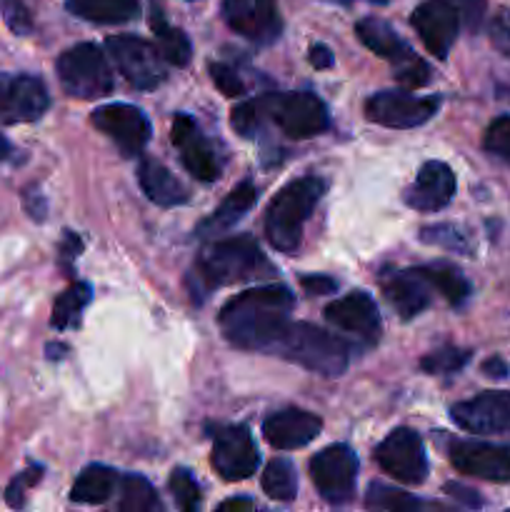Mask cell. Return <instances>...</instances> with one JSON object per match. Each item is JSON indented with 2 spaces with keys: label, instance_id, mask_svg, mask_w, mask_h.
I'll list each match as a JSON object with an SVG mask.
<instances>
[{
  "label": "cell",
  "instance_id": "obj_4",
  "mask_svg": "<svg viewBox=\"0 0 510 512\" xmlns=\"http://www.w3.org/2000/svg\"><path fill=\"white\" fill-rule=\"evenodd\" d=\"M270 350L325 378L343 375L348 368V345L310 323H290Z\"/></svg>",
  "mask_w": 510,
  "mask_h": 512
},
{
  "label": "cell",
  "instance_id": "obj_35",
  "mask_svg": "<svg viewBox=\"0 0 510 512\" xmlns=\"http://www.w3.org/2000/svg\"><path fill=\"white\" fill-rule=\"evenodd\" d=\"M365 505L375 510H393V512L423 508V503L415 500L413 495L400 493V490H393L388 488V485H380V483L370 485L368 495H365Z\"/></svg>",
  "mask_w": 510,
  "mask_h": 512
},
{
  "label": "cell",
  "instance_id": "obj_29",
  "mask_svg": "<svg viewBox=\"0 0 510 512\" xmlns=\"http://www.w3.org/2000/svg\"><path fill=\"white\" fill-rule=\"evenodd\" d=\"M430 285L448 300L450 305H463L470 298V283L455 265L448 263H430L420 268Z\"/></svg>",
  "mask_w": 510,
  "mask_h": 512
},
{
  "label": "cell",
  "instance_id": "obj_10",
  "mask_svg": "<svg viewBox=\"0 0 510 512\" xmlns=\"http://www.w3.org/2000/svg\"><path fill=\"white\" fill-rule=\"evenodd\" d=\"M375 463L390 478L405 485L423 483L428 475V458H425L423 440L415 430L398 428L375 448Z\"/></svg>",
  "mask_w": 510,
  "mask_h": 512
},
{
  "label": "cell",
  "instance_id": "obj_32",
  "mask_svg": "<svg viewBox=\"0 0 510 512\" xmlns=\"http://www.w3.org/2000/svg\"><path fill=\"white\" fill-rule=\"evenodd\" d=\"M90 303V285L85 283H75L55 300L53 305V328L65 330L73 328V325L80 323V315H83L85 305Z\"/></svg>",
  "mask_w": 510,
  "mask_h": 512
},
{
  "label": "cell",
  "instance_id": "obj_47",
  "mask_svg": "<svg viewBox=\"0 0 510 512\" xmlns=\"http://www.w3.org/2000/svg\"><path fill=\"white\" fill-rule=\"evenodd\" d=\"M448 490L450 495H455V498H460V500H465V503L468 505H480V498L478 495H473V490H468V488H460V485H448Z\"/></svg>",
  "mask_w": 510,
  "mask_h": 512
},
{
  "label": "cell",
  "instance_id": "obj_18",
  "mask_svg": "<svg viewBox=\"0 0 510 512\" xmlns=\"http://www.w3.org/2000/svg\"><path fill=\"white\" fill-rule=\"evenodd\" d=\"M173 145L180 150L185 170L200 183H215L220 178V160L213 143L200 133L190 115H175Z\"/></svg>",
  "mask_w": 510,
  "mask_h": 512
},
{
  "label": "cell",
  "instance_id": "obj_45",
  "mask_svg": "<svg viewBox=\"0 0 510 512\" xmlns=\"http://www.w3.org/2000/svg\"><path fill=\"white\" fill-rule=\"evenodd\" d=\"M308 60H310V65H315L318 70H325V68H330V65H333V53H330L325 45L318 43V45H313V48H310Z\"/></svg>",
  "mask_w": 510,
  "mask_h": 512
},
{
  "label": "cell",
  "instance_id": "obj_49",
  "mask_svg": "<svg viewBox=\"0 0 510 512\" xmlns=\"http://www.w3.org/2000/svg\"><path fill=\"white\" fill-rule=\"evenodd\" d=\"M10 155V143L5 140V135H0V160H5Z\"/></svg>",
  "mask_w": 510,
  "mask_h": 512
},
{
  "label": "cell",
  "instance_id": "obj_27",
  "mask_svg": "<svg viewBox=\"0 0 510 512\" xmlns=\"http://www.w3.org/2000/svg\"><path fill=\"white\" fill-rule=\"evenodd\" d=\"M68 10L78 18L98 25H115L138 15V0H65Z\"/></svg>",
  "mask_w": 510,
  "mask_h": 512
},
{
  "label": "cell",
  "instance_id": "obj_30",
  "mask_svg": "<svg viewBox=\"0 0 510 512\" xmlns=\"http://www.w3.org/2000/svg\"><path fill=\"white\" fill-rule=\"evenodd\" d=\"M263 493L268 498L280 500V503H288L298 495V475H295L293 463L288 460L278 458V460H270L268 468L263 470Z\"/></svg>",
  "mask_w": 510,
  "mask_h": 512
},
{
  "label": "cell",
  "instance_id": "obj_48",
  "mask_svg": "<svg viewBox=\"0 0 510 512\" xmlns=\"http://www.w3.org/2000/svg\"><path fill=\"white\" fill-rule=\"evenodd\" d=\"M220 510H253V500L248 498H233L220 503Z\"/></svg>",
  "mask_w": 510,
  "mask_h": 512
},
{
  "label": "cell",
  "instance_id": "obj_25",
  "mask_svg": "<svg viewBox=\"0 0 510 512\" xmlns=\"http://www.w3.org/2000/svg\"><path fill=\"white\" fill-rule=\"evenodd\" d=\"M255 200H258V188H255L253 183H248V180H245V183L235 185V188L225 195L223 203L213 210V215L200 223L198 235L223 233V230H230L235 223H238V220L245 218V213L253 208Z\"/></svg>",
  "mask_w": 510,
  "mask_h": 512
},
{
  "label": "cell",
  "instance_id": "obj_21",
  "mask_svg": "<svg viewBox=\"0 0 510 512\" xmlns=\"http://www.w3.org/2000/svg\"><path fill=\"white\" fill-rule=\"evenodd\" d=\"M455 188L458 183H455L453 170L440 160H430L420 168L415 183L405 190V203L420 213H435L453 200Z\"/></svg>",
  "mask_w": 510,
  "mask_h": 512
},
{
  "label": "cell",
  "instance_id": "obj_17",
  "mask_svg": "<svg viewBox=\"0 0 510 512\" xmlns=\"http://www.w3.org/2000/svg\"><path fill=\"white\" fill-rule=\"evenodd\" d=\"M260 455L245 425H230L215 433L213 468L225 480H245L258 470Z\"/></svg>",
  "mask_w": 510,
  "mask_h": 512
},
{
  "label": "cell",
  "instance_id": "obj_11",
  "mask_svg": "<svg viewBox=\"0 0 510 512\" xmlns=\"http://www.w3.org/2000/svg\"><path fill=\"white\" fill-rule=\"evenodd\" d=\"M50 98L43 80L28 73H0V123L18 125L43 118Z\"/></svg>",
  "mask_w": 510,
  "mask_h": 512
},
{
  "label": "cell",
  "instance_id": "obj_23",
  "mask_svg": "<svg viewBox=\"0 0 510 512\" xmlns=\"http://www.w3.org/2000/svg\"><path fill=\"white\" fill-rule=\"evenodd\" d=\"M430 283L420 268L413 270H395V273L383 275V293L388 303L393 305L395 313L403 320L415 318L430 305Z\"/></svg>",
  "mask_w": 510,
  "mask_h": 512
},
{
  "label": "cell",
  "instance_id": "obj_34",
  "mask_svg": "<svg viewBox=\"0 0 510 512\" xmlns=\"http://www.w3.org/2000/svg\"><path fill=\"white\" fill-rule=\"evenodd\" d=\"M420 243L438 245V248L453 250V253L468 255L473 250L465 230L455 228V225H430V228L420 230Z\"/></svg>",
  "mask_w": 510,
  "mask_h": 512
},
{
  "label": "cell",
  "instance_id": "obj_1",
  "mask_svg": "<svg viewBox=\"0 0 510 512\" xmlns=\"http://www.w3.org/2000/svg\"><path fill=\"white\" fill-rule=\"evenodd\" d=\"M295 300L285 285H260L223 305L218 323L223 335L243 350H270L290 325Z\"/></svg>",
  "mask_w": 510,
  "mask_h": 512
},
{
  "label": "cell",
  "instance_id": "obj_36",
  "mask_svg": "<svg viewBox=\"0 0 510 512\" xmlns=\"http://www.w3.org/2000/svg\"><path fill=\"white\" fill-rule=\"evenodd\" d=\"M470 360V350H460L448 345V348H438L433 353L425 355L420 360V368L430 375H448V373H458L465 363Z\"/></svg>",
  "mask_w": 510,
  "mask_h": 512
},
{
  "label": "cell",
  "instance_id": "obj_24",
  "mask_svg": "<svg viewBox=\"0 0 510 512\" xmlns=\"http://www.w3.org/2000/svg\"><path fill=\"white\" fill-rule=\"evenodd\" d=\"M138 183L143 193L148 195V200H153L155 205H163V208H175V205H183L188 200V190L158 160H143L140 163Z\"/></svg>",
  "mask_w": 510,
  "mask_h": 512
},
{
  "label": "cell",
  "instance_id": "obj_14",
  "mask_svg": "<svg viewBox=\"0 0 510 512\" xmlns=\"http://www.w3.org/2000/svg\"><path fill=\"white\" fill-rule=\"evenodd\" d=\"M93 125L103 135H108L123 155H138L150 140V123L143 110L135 105L113 103L100 105L93 113Z\"/></svg>",
  "mask_w": 510,
  "mask_h": 512
},
{
  "label": "cell",
  "instance_id": "obj_9",
  "mask_svg": "<svg viewBox=\"0 0 510 512\" xmlns=\"http://www.w3.org/2000/svg\"><path fill=\"white\" fill-rule=\"evenodd\" d=\"M440 108L438 95H410L403 90H383L365 103V118L383 128H418Z\"/></svg>",
  "mask_w": 510,
  "mask_h": 512
},
{
  "label": "cell",
  "instance_id": "obj_42",
  "mask_svg": "<svg viewBox=\"0 0 510 512\" xmlns=\"http://www.w3.org/2000/svg\"><path fill=\"white\" fill-rule=\"evenodd\" d=\"M490 43L500 55L510 58V10L500 8L490 20Z\"/></svg>",
  "mask_w": 510,
  "mask_h": 512
},
{
  "label": "cell",
  "instance_id": "obj_22",
  "mask_svg": "<svg viewBox=\"0 0 510 512\" xmlns=\"http://www.w3.org/2000/svg\"><path fill=\"white\" fill-rule=\"evenodd\" d=\"M323 430V420L318 415L300 408H288L273 413L263 423V435L275 450H298L313 443Z\"/></svg>",
  "mask_w": 510,
  "mask_h": 512
},
{
  "label": "cell",
  "instance_id": "obj_37",
  "mask_svg": "<svg viewBox=\"0 0 510 512\" xmlns=\"http://www.w3.org/2000/svg\"><path fill=\"white\" fill-rule=\"evenodd\" d=\"M170 493H173L175 503L180 510L195 512L200 508V488L195 483V478L190 475V470L175 468L170 475Z\"/></svg>",
  "mask_w": 510,
  "mask_h": 512
},
{
  "label": "cell",
  "instance_id": "obj_46",
  "mask_svg": "<svg viewBox=\"0 0 510 512\" xmlns=\"http://www.w3.org/2000/svg\"><path fill=\"white\" fill-rule=\"evenodd\" d=\"M483 373L488 375V378H505V375H508V365L500 358H490L483 363Z\"/></svg>",
  "mask_w": 510,
  "mask_h": 512
},
{
  "label": "cell",
  "instance_id": "obj_13",
  "mask_svg": "<svg viewBox=\"0 0 510 512\" xmlns=\"http://www.w3.org/2000/svg\"><path fill=\"white\" fill-rule=\"evenodd\" d=\"M455 425L478 435H510V393L488 390L450 410Z\"/></svg>",
  "mask_w": 510,
  "mask_h": 512
},
{
  "label": "cell",
  "instance_id": "obj_31",
  "mask_svg": "<svg viewBox=\"0 0 510 512\" xmlns=\"http://www.w3.org/2000/svg\"><path fill=\"white\" fill-rule=\"evenodd\" d=\"M230 123H233V128L238 130L243 138H255L258 133H263L265 125L273 123V120H270V93L253 100H245L243 105H238V108L233 110Z\"/></svg>",
  "mask_w": 510,
  "mask_h": 512
},
{
  "label": "cell",
  "instance_id": "obj_33",
  "mask_svg": "<svg viewBox=\"0 0 510 512\" xmlns=\"http://www.w3.org/2000/svg\"><path fill=\"white\" fill-rule=\"evenodd\" d=\"M118 510L123 512H155L160 510V500L155 495L153 485L140 475H125L123 488H120Z\"/></svg>",
  "mask_w": 510,
  "mask_h": 512
},
{
  "label": "cell",
  "instance_id": "obj_40",
  "mask_svg": "<svg viewBox=\"0 0 510 512\" xmlns=\"http://www.w3.org/2000/svg\"><path fill=\"white\" fill-rule=\"evenodd\" d=\"M40 475H43V468L33 465V468H28V470H25V473H20L18 478L10 480V485H8V488H5V500H8L10 508H23L25 490H28L30 485L38 483Z\"/></svg>",
  "mask_w": 510,
  "mask_h": 512
},
{
  "label": "cell",
  "instance_id": "obj_2",
  "mask_svg": "<svg viewBox=\"0 0 510 512\" xmlns=\"http://www.w3.org/2000/svg\"><path fill=\"white\" fill-rule=\"evenodd\" d=\"M270 273H273V268L250 235L215 240L198 255L193 268L198 290H213L223 288V285L243 283V280L268 278Z\"/></svg>",
  "mask_w": 510,
  "mask_h": 512
},
{
  "label": "cell",
  "instance_id": "obj_20",
  "mask_svg": "<svg viewBox=\"0 0 510 512\" xmlns=\"http://www.w3.org/2000/svg\"><path fill=\"white\" fill-rule=\"evenodd\" d=\"M325 320L335 325L338 330L355 335V338L365 340L368 345L378 343L380 338V313L375 300L363 290H353V293L343 295L335 303L325 308Z\"/></svg>",
  "mask_w": 510,
  "mask_h": 512
},
{
  "label": "cell",
  "instance_id": "obj_6",
  "mask_svg": "<svg viewBox=\"0 0 510 512\" xmlns=\"http://www.w3.org/2000/svg\"><path fill=\"white\" fill-rule=\"evenodd\" d=\"M355 33H358L360 43L368 50H373L380 58L390 60L395 70V78L405 85V88H423L430 80V68L425 60L410 50V45L390 28L385 20L380 18H363L355 23Z\"/></svg>",
  "mask_w": 510,
  "mask_h": 512
},
{
  "label": "cell",
  "instance_id": "obj_16",
  "mask_svg": "<svg viewBox=\"0 0 510 512\" xmlns=\"http://www.w3.org/2000/svg\"><path fill=\"white\" fill-rule=\"evenodd\" d=\"M223 18L253 43H273L283 30L278 0H223Z\"/></svg>",
  "mask_w": 510,
  "mask_h": 512
},
{
  "label": "cell",
  "instance_id": "obj_8",
  "mask_svg": "<svg viewBox=\"0 0 510 512\" xmlns=\"http://www.w3.org/2000/svg\"><path fill=\"white\" fill-rule=\"evenodd\" d=\"M110 58L130 85L140 90L158 88L165 80V58L155 45L135 35H115L105 43Z\"/></svg>",
  "mask_w": 510,
  "mask_h": 512
},
{
  "label": "cell",
  "instance_id": "obj_12",
  "mask_svg": "<svg viewBox=\"0 0 510 512\" xmlns=\"http://www.w3.org/2000/svg\"><path fill=\"white\" fill-rule=\"evenodd\" d=\"M310 478L328 503H345L355 490L358 455L348 445H330L310 460Z\"/></svg>",
  "mask_w": 510,
  "mask_h": 512
},
{
  "label": "cell",
  "instance_id": "obj_5",
  "mask_svg": "<svg viewBox=\"0 0 510 512\" xmlns=\"http://www.w3.org/2000/svg\"><path fill=\"white\" fill-rule=\"evenodd\" d=\"M58 78L68 95L80 100L103 98L113 90V70L103 50L93 43H80L58 58Z\"/></svg>",
  "mask_w": 510,
  "mask_h": 512
},
{
  "label": "cell",
  "instance_id": "obj_38",
  "mask_svg": "<svg viewBox=\"0 0 510 512\" xmlns=\"http://www.w3.org/2000/svg\"><path fill=\"white\" fill-rule=\"evenodd\" d=\"M483 145L490 155L510 165V115H500L488 125Z\"/></svg>",
  "mask_w": 510,
  "mask_h": 512
},
{
  "label": "cell",
  "instance_id": "obj_39",
  "mask_svg": "<svg viewBox=\"0 0 510 512\" xmlns=\"http://www.w3.org/2000/svg\"><path fill=\"white\" fill-rule=\"evenodd\" d=\"M0 13H3L5 23L13 33L28 35L33 30V18H30V10L25 8L23 0H0Z\"/></svg>",
  "mask_w": 510,
  "mask_h": 512
},
{
  "label": "cell",
  "instance_id": "obj_44",
  "mask_svg": "<svg viewBox=\"0 0 510 512\" xmlns=\"http://www.w3.org/2000/svg\"><path fill=\"white\" fill-rule=\"evenodd\" d=\"M300 285H303L310 295H325L333 293V290L338 288V283H335L333 278H328V275H305V278H300Z\"/></svg>",
  "mask_w": 510,
  "mask_h": 512
},
{
  "label": "cell",
  "instance_id": "obj_15",
  "mask_svg": "<svg viewBox=\"0 0 510 512\" xmlns=\"http://www.w3.org/2000/svg\"><path fill=\"white\" fill-rule=\"evenodd\" d=\"M413 28L435 58H448L450 48L458 40L460 10L453 0H425L413 10Z\"/></svg>",
  "mask_w": 510,
  "mask_h": 512
},
{
  "label": "cell",
  "instance_id": "obj_26",
  "mask_svg": "<svg viewBox=\"0 0 510 512\" xmlns=\"http://www.w3.org/2000/svg\"><path fill=\"white\" fill-rule=\"evenodd\" d=\"M118 480V470L108 468V465H88L75 480L70 498H73V503L80 505H100L115 493Z\"/></svg>",
  "mask_w": 510,
  "mask_h": 512
},
{
  "label": "cell",
  "instance_id": "obj_19",
  "mask_svg": "<svg viewBox=\"0 0 510 512\" xmlns=\"http://www.w3.org/2000/svg\"><path fill=\"white\" fill-rule=\"evenodd\" d=\"M450 460L465 475L490 483H510V445L458 440L450 445Z\"/></svg>",
  "mask_w": 510,
  "mask_h": 512
},
{
  "label": "cell",
  "instance_id": "obj_50",
  "mask_svg": "<svg viewBox=\"0 0 510 512\" xmlns=\"http://www.w3.org/2000/svg\"><path fill=\"white\" fill-rule=\"evenodd\" d=\"M378 3H383V0H378Z\"/></svg>",
  "mask_w": 510,
  "mask_h": 512
},
{
  "label": "cell",
  "instance_id": "obj_43",
  "mask_svg": "<svg viewBox=\"0 0 510 512\" xmlns=\"http://www.w3.org/2000/svg\"><path fill=\"white\" fill-rule=\"evenodd\" d=\"M453 3L455 8L460 10V18H465V23H468L470 28H478L485 10L483 0H453Z\"/></svg>",
  "mask_w": 510,
  "mask_h": 512
},
{
  "label": "cell",
  "instance_id": "obj_3",
  "mask_svg": "<svg viewBox=\"0 0 510 512\" xmlns=\"http://www.w3.org/2000/svg\"><path fill=\"white\" fill-rule=\"evenodd\" d=\"M325 193V180L303 175L285 185L265 213V235L270 245L285 255H293L303 240V225Z\"/></svg>",
  "mask_w": 510,
  "mask_h": 512
},
{
  "label": "cell",
  "instance_id": "obj_7",
  "mask_svg": "<svg viewBox=\"0 0 510 512\" xmlns=\"http://www.w3.org/2000/svg\"><path fill=\"white\" fill-rule=\"evenodd\" d=\"M270 120L288 138L305 140L325 133L330 125L323 100L313 93H270Z\"/></svg>",
  "mask_w": 510,
  "mask_h": 512
},
{
  "label": "cell",
  "instance_id": "obj_28",
  "mask_svg": "<svg viewBox=\"0 0 510 512\" xmlns=\"http://www.w3.org/2000/svg\"><path fill=\"white\" fill-rule=\"evenodd\" d=\"M150 28H153L155 40H158V50L165 58V63L178 65V68H183V65L190 63L193 48H190L188 35H185L180 28H173L155 5H153V13H150Z\"/></svg>",
  "mask_w": 510,
  "mask_h": 512
},
{
  "label": "cell",
  "instance_id": "obj_41",
  "mask_svg": "<svg viewBox=\"0 0 510 512\" xmlns=\"http://www.w3.org/2000/svg\"><path fill=\"white\" fill-rule=\"evenodd\" d=\"M210 75H213V83L218 85L220 93L228 95V98H238V95L245 93V83L230 65L213 63L210 65Z\"/></svg>",
  "mask_w": 510,
  "mask_h": 512
}]
</instances>
